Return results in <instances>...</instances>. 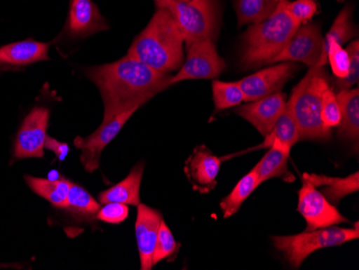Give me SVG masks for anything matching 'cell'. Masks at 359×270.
Wrapping results in <instances>:
<instances>
[{"label":"cell","instance_id":"1","mask_svg":"<svg viewBox=\"0 0 359 270\" xmlns=\"http://www.w3.org/2000/svg\"><path fill=\"white\" fill-rule=\"evenodd\" d=\"M86 76L98 88L104 102V120L133 108H140L171 86V76L126 55L110 64L88 68Z\"/></svg>","mask_w":359,"mask_h":270},{"label":"cell","instance_id":"2","mask_svg":"<svg viewBox=\"0 0 359 270\" xmlns=\"http://www.w3.org/2000/svg\"><path fill=\"white\" fill-rule=\"evenodd\" d=\"M148 26L137 36L127 55L161 74L177 72L184 62L185 40L168 10L156 8Z\"/></svg>","mask_w":359,"mask_h":270},{"label":"cell","instance_id":"3","mask_svg":"<svg viewBox=\"0 0 359 270\" xmlns=\"http://www.w3.org/2000/svg\"><path fill=\"white\" fill-rule=\"evenodd\" d=\"M298 27L299 25L286 11L285 0H280L276 11L268 19L253 24L244 34L240 58L243 69L272 64Z\"/></svg>","mask_w":359,"mask_h":270},{"label":"cell","instance_id":"4","mask_svg":"<svg viewBox=\"0 0 359 270\" xmlns=\"http://www.w3.org/2000/svg\"><path fill=\"white\" fill-rule=\"evenodd\" d=\"M330 88L327 72L323 67H312L294 88L290 100L297 123L300 140H330L332 130L323 124L322 104L325 90Z\"/></svg>","mask_w":359,"mask_h":270},{"label":"cell","instance_id":"5","mask_svg":"<svg viewBox=\"0 0 359 270\" xmlns=\"http://www.w3.org/2000/svg\"><path fill=\"white\" fill-rule=\"evenodd\" d=\"M156 8L168 10L184 37L185 43L215 40L219 32L217 0H154Z\"/></svg>","mask_w":359,"mask_h":270},{"label":"cell","instance_id":"6","mask_svg":"<svg viewBox=\"0 0 359 270\" xmlns=\"http://www.w3.org/2000/svg\"><path fill=\"white\" fill-rule=\"evenodd\" d=\"M359 237L358 222L354 229L338 227L306 231L292 236H273L274 247L285 255L290 265L295 269L302 266L304 259L320 249L337 247Z\"/></svg>","mask_w":359,"mask_h":270},{"label":"cell","instance_id":"7","mask_svg":"<svg viewBox=\"0 0 359 270\" xmlns=\"http://www.w3.org/2000/svg\"><path fill=\"white\" fill-rule=\"evenodd\" d=\"M225 60L217 53L215 40L205 39L187 44V55L170 84L185 80L217 79L225 69Z\"/></svg>","mask_w":359,"mask_h":270},{"label":"cell","instance_id":"8","mask_svg":"<svg viewBox=\"0 0 359 270\" xmlns=\"http://www.w3.org/2000/svg\"><path fill=\"white\" fill-rule=\"evenodd\" d=\"M138 109L133 108L125 111L108 122L102 123V125L86 138L76 137L74 139V147L82 152L80 156L81 163L88 173H93L100 168L102 151L118 136L127 121L134 116Z\"/></svg>","mask_w":359,"mask_h":270},{"label":"cell","instance_id":"9","mask_svg":"<svg viewBox=\"0 0 359 270\" xmlns=\"http://www.w3.org/2000/svg\"><path fill=\"white\" fill-rule=\"evenodd\" d=\"M298 212L306 222V231L348 223V219L318 189L304 181L298 194Z\"/></svg>","mask_w":359,"mask_h":270},{"label":"cell","instance_id":"10","mask_svg":"<svg viewBox=\"0 0 359 270\" xmlns=\"http://www.w3.org/2000/svg\"><path fill=\"white\" fill-rule=\"evenodd\" d=\"M50 110L46 107H35L30 111L16 135L14 142V157L23 158H42L44 156V142L48 130Z\"/></svg>","mask_w":359,"mask_h":270},{"label":"cell","instance_id":"11","mask_svg":"<svg viewBox=\"0 0 359 270\" xmlns=\"http://www.w3.org/2000/svg\"><path fill=\"white\" fill-rule=\"evenodd\" d=\"M298 70L296 62H283L241 79L238 84L243 92L244 102H254L279 92Z\"/></svg>","mask_w":359,"mask_h":270},{"label":"cell","instance_id":"12","mask_svg":"<svg viewBox=\"0 0 359 270\" xmlns=\"http://www.w3.org/2000/svg\"><path fill=\"white\" fill-rule=\"evenodd\" d=\"M323 49L320 28L316 24L300 25L273 62H302L309 67H318Z\"/></svg>","mask_w":359,"mask_h":270},{"label":"cell","instance_id":"13","mask_svg":"<svg viewBox=\"0 0 359 270\" xmlns=\"http://www.w3.org/2000/svg\"><path fill=\"white\" fill-rule=\"evenodd\" d=\"M286 104V95L282 92H276L266 97L239 106L235 112L237 116L251 123L260 134L266 137L273 130L274 125L285 109Z\"/></svg>","mask_w":359,"mask_h":270},{"label":"cell","instance_id":"14","mask_svg":"<svg viewBox=\"0 0 359 270\" xmlns=\"http://www.w3.org/2000/svg\"><path fill=\"white\" fill-rule=\"evenodd\" d=\"M222 158L212 154L205 146L197 147L185 163L184 171L191 187L201 194L217 187Z\"/></svg>","mask_w":359,"mask_h":270},{"label":"cell","instance_id":"15","mask_svg":"<svg viewBox=\"0 0 359 270\" xmlns=\"http://www.w3.org/2000/svg\"><path fill=\"white\" fill-rule=\"evenodd\" d=\"M136 220V238L142 270L153 268V252L156 245L157 235L163 217L156 209L139 203Z\"/></svg>","mask_w":359,"mask_h":270},{"label":"cell","instance_id":"16","mask_svg":"<svg viewBox=\"0 0 359 270\" xmlns=\"http://www.w3.org/2000/svg\"><path fill=\"white\" fill-rule=\"evenodd\" d=\"M108 28L106 19L93 0H72L67 25L72 37H88Z\"/></svg>","mask_w":359,"mask_h":270},{"label":"cell","instance_id":"17","mask_svg":"<svg viewBox=\"0 0 359 270\" xmlns=\"http://www.w3.org/2000/svg\"><path fill=\"white\" fill-rule=\"evenodd\" d=\"M50 43L28 39L0 46V65L24 67L35 62L48 60Z\"/></svg>","mask_w":359,"mask_h":270},{"label":"cell","instance_id":"18","mask_svg":"<svg viewBox=\"0 0 359 270\" xmlns=\"http://www.w3.org/2000/svg\"><path fill=\"white\" fill-rule=\"evenodd\" d=\"M292 149L280 141L274 140L265 156L256 165L258 185L272 178H281L287 183L295 181V177L288 170V157Z\"/></svg>","mask_w":359,"mask_h":270},{"label":"cell","instance_id":"19","mask_svg":"<svg viewBox=\"0 0 359 270\" xmlns=\"http://www.w3.org/2000/svg\"><path fill=\"white\" fill-rule=\"evenodd\" d=\"M302 180L313 185L316 189L322 187L320 193L332 205H337L344 197L359 191V175L357 171L346 178H334L324 175L304 173Z\"/></svg>","mask_w":359,"mask_h":270},{"label":"cell","instance_id":"20","mask_svg":"<svg viewBox=\"0 0 359 270\" xmlns=\"http://www.w3.org/2000/svg\"><path fill=\"white\" fill-rule=\"evenodd\" d=\"M143 170H144V164L143 163L137 164L124 180L100 193L98 196L100 203L102 205L109 203H121L137 207L140 203V187Z\"/></svg>","mask_w":359,"mask_h":270},{"label":"cell","instance_id":"21","mask_svg":"<svg viewBox=\"0 0 359 270\" xmlns=\"http://www.w3.org/2000/svg\"><path fill=\"white\" fill-rule=\"evenodd\" d=\"M341 108V121L338 126L340 139L358 142L359 139V90L348 88L337 94Z\"/></svg>","mask_w":359,"mask_h":270},{"label":"cell","instance_id":"22","mask_svg":"<svg viewBox=\"0 0 359 270\" xmlns=\"http://www.w3.org/2000/svg\"><path fill=\"white\" fill-rule=\"evenodd\" d=\"M352 12L351 6H346L334 20L326 37L323 38L322 54H320L318 67H323L327 64L326 52L330 46L332 44L344 46L351 38L354 37L356 29H355L354 22L352 19Z\"/></svg>","mask_w":359,"mask_h":270},{"label":"cell","instance_id":"23","mask_svg":"<svg viewBox=\"0 0 359 270\" xmlns=\"http://www.w3.org/2000/svg\"><path fill=\"white\" fill-rule=\"evenodd\" d=\"M274 140L280 141L281 144H285L290 149L300 140L297 123H296L295 118H294L292 106H290V102L288 100L285 109L276 121L273 130L266 136L264 144L259 146V148H269Z\"/></svg>","mask_w":359,"mask_h":270},{"label":"cell","instance_id":"24","mask_svg":"<svg viewBox=\"0 0 359 270\" xmlns=\"http://www.w3.org/2000/svg\"><path fill=\"white\" fill-rule=\"evenodd\" d=\"M25 181L32 192L43 197L57 208H65L72 183L70 181L62 179L53 181L32 176H25Z\"/></svg>","mask_w":359,"mask_h":270},{"label":"cell","instance_id":"25","mask_svg":"<svg viewBox=\"0 0 359 270\" xmlns=\"http://www.w3.org/2000/svg\"><path fill=\"white\" fill-rule=\"evenodd\" d=\"M279 4L280 0H235L238 25H253L268 19Z\"/></svg>","mask_w":359,"mask_h":270},{"label":"cell","instance_id":"26","mask_svg":"<svg viewBox=\"0 0 359 270\" xmlns=\"http://www.w3.org/2000/svg\"><path fill=\"white\" fill-rule=\"evenodd\" d=\"M258 187L257 170L256 166L247 173L236 185L231 194L227 195L219 203L224 219L233 217L241 208L244 201L249 198L250 195Z\"/></svg>","mask_w":359,"mask_h":270},{"label":"cell","instance_id":"27","mask_svg":"<svg viewBox=\"0 0 359 270\" xmlns=\"http://www.w3.org/2000/svg\"><path fill=\"white\" fill-rule=\"evenodd\" d=\"M64 209L78 217H96L100 205L86 189L72 182Z\"/></svg>","mask_w":359,"mask_h":270},{"label":"cell","instance_id":"28","mask_svg":"<svg viewBox=\"0 0 359 270\" xmlns=\"http://www.w3.org/2000/svg\"><path fill=\"white\" fill-rule=\"evenodd\" d=\"M213 102L217 111L239 106L244 102V95L238 82H223L215 80L212 82Z\"/></svg>","mask_w":359,"mask_h":270},{"label":"cell","instance_id":"29","mask_svg":"<svg viewBox=\"0 0 359 270\" xmlns=\"http://www.w3.org/2000/svg\"><path fill=\"white\" fill-rule=\"evenodd\" d=\"M179 248L180 245L175 241L170 229L166 224V222L163 220L159 227L154 252H153V266L170 257Z\"/></svg>","mask_w":359,"mask_h":270},{"label":"cell","instance_id":"30","mask_svg":"<svg viewBox=\"0 0 359 270\" xmlns=\"http://www.w3.org/2000/svg\"><path fill=\"white\" fill-rule=\"evenodd\" d=\"M322 120L324 126L332 130L338 127L341 121V108L336 92L330 86L323 95Z\"/></svg>","mask_w":359,"mask_h":270},{"label":"cell","instance_id":"31","mask_svg":"<svg viewBox=\"0 0 359 270\" xmlns=\"http://www.w3.org/2000/svg\"><path fill=\"white\" fill-rule=\"evenodd\" d=\"M346 52L350 56V69L348 76L344 79H337L334 83V90H348L352 88L354 84L358 82L359 78V44L358 40H355L352 43L348 44Z\"/></svg>","mask_w":359,"mask_h":270},{"label":"cell","instance_id":"32","mask_svg":"<svg viewBox=\"0 0 359 270\" xmlns=\"http://www.w3.org/2000/svg\"><path fill=\"white\" fill-rule=\"evenodd\" d=\"M286 11L298 25H304L310 21L318 12L316 0H285Z\"/></svg>","mask_w":359,"mask_h":270},{"label":"cell","instance_id":"33","mask_svg":"<svg viewBox=\"0 0 359 270\" xmlns=\"http://www.w3.org/2000/svg\"><path fill=\"white\" fill-rule=\"evenodd\" d=\"M327 62H330L332 74L337 79H344L348 76L350 69V56L346 50L339 44H332L326 52Z\"/></svg>","mask_w":359,"mask_h":270},{"label":"cell","instance_id":"34","mask_svg":"<svg viewBox=\"0 0 359 270\" xmlns=\"http://www.w3.org/2000/svg\"><path fill=\"white\" fill-rule=\"evenodd\" d=\"M129 215L128 205L121 203H104V207L97 212L96 219L108 224H120Z\"/></svg>","mask_w":359,"mask_h":270},{"label":"cell","instance_id":"35","mask_svg":"<svg viewBox=\"0 0 359 270\" xmlns=\"http://www.w3.org/2000/svg\"><path fill=\"white\" fill-rule=\"evenodd\" d=\"M44 149L53 151L60 162L66 160V157H67L68 153H69L70 151L69 146H68L67 144L60 142V141L56 140L55 138H52V137L48 136L46 137V142H44Z\"/></svg>","mask_w":359,"mask_h":270},{"label":"cell","instance_id":"36","mask_svg":"<svg viewBox=\"0 0 359 270\" xmlns=\"http://www.w3.org/2000/svg\"><path fill=\"white\" fill-rule=\"evenodd\" d=\"M48 180H60V176H58L57 171H51V173H50V175H48Z\"/></svg>","mask_w":359,"mask_h":270},{"label":"cell","instance_id":"37","mask_svg":"<svg viewBox=\"0 0 359 270\" xmlns=\"http://www.w3.org/2000/svg\"><path fill=\"white\" fill-rule=\"evenodd\" d=\"M10 265H5V264H0V268H8Z\"/></svg>","mask_w":359,"mask_h":270},{"label":"cell","instance_id":"38","mask_svg":"<svg viewBox=\"0 0 359 270\" xmlns=\"http://www.w3.org/2000/svg\"><path fill=\"white\" fill-rule=\"evenodd\" d=\"M177 1H189V0H177Z\"/></svg>","mask_w":359,"mask_h":270}]
</instances>
